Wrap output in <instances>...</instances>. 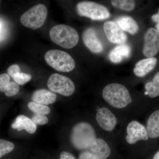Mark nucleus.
I'll return each instance as SVG.
<instances>
[{"mask_svg": "<svg viewBox=\"0 0 159 159\" xmlns=\"http://www.w3.org/2000/svg\"><path fill=\"white\" fill-rule=\"evenodd\" d=\"M145 127L148 138L155 139L159 137V110L155 111L150 115Z\"/></svg>", "mask_w": 159, "mask_h": 159, "instance_id": "f3484780", "label": "nucleus"}, {"mask_svg": "<svg viewBox=\"0 0 159 159\" xmlns=\"http://www.w3.org/2000/svg\"><path fill=\"white\" fill-rule=\"evenodd\" d=\"M152 19L153 21L157 23V24H159V9L158 13L152 15Z\"/></svg>", "mask_w": 159, "mask_h": 159, "instance_id": "c756f323", "label": "nucleus"}, {"mask_svg": "<svg viewBox=\"0 0 159 159\" xmlns=\"http://www.w3.org/2000/svg\"><path fill=\"white\" fill-rule=\"evenodd\" d=\"M111 2L114 7L125 11H132L135 7V2L131 0H114Z\"/></svg>", "mask_w": 159, "mask_h": 159, "instance_id": "aec40b11", "label": "nucleus"}, {"mask_svg": "<svg viewBox=\"0 0 159 159\" xmlns=\"http://www.w3.org/2000/svg\"><path fill=\"white\" fill-rule=\"evenodd\" d=\"M84 43L88 48L94 53H100L103 51V46L99 40L96 30L92 28H88L83 33Z\"/></svg>", "mask_w": 159, "mask_h": 159, "instance_id": "f8f14e48", "label": "nucleus"}, {"mask_svg": "<svg viewBox=\"0 0 159 159\" xmlns=\"http://www.w3.org/2000/svg\"><path fill=\"white\" fill-rule=\"evenodd\" d=\"M60 159H76L72 154L68 152L63 151L60 154Z\"/></svg>", "mask_w": 159, "mask_h": 159, "instance_id": "c85d7f7f", "label": "nucleus"}, {"mask_svg": "<svg viewBox=\"0 0 159 159\" xmlns=\"http://www.w3.org/2000/svg\"><path fill=\"white\" fill-rule=\"evenodd\" d=\"M10 77L8 74H0V92L4 93L7 86L10 83Z\"/></svg>", "mask_w": 159, "mask_h": 159, "instance_id": "393cba45", "label": "nucleus"}, {"mask_svg": "<svg viewBox=\"0 0 159 159\" xmlns=\"http://www.w3.org/2000/svg\"><path fill=\"white\" fill-rule=\"evenodd\" d=\"M153 159H159V151L154 155Z\"/></svg>", "mask_w": 159, "mask_h": 159, "instance_id": "7c9ffc66", "label": "nucleus"}, {"mask_svg": "<svg viewBox=\"0 0 159 159\" xmlns=\"http://www.w3.org/2000/svg\"><path fill=\"white\" fill-rule=\"evenodd\" d=\"M79 15L94 20H102L110 17V13L105 6L92 2H80L77 6Z\"/></svg>", "mask_w": 159, "mask_h": 159, "instance_id": "423d86ee", "label": "nucleus"}, {"mask_svg": "<svg viewBox=\"0 0 159 159\" xmlns=\"http://www.w3.org/2000/svg\"><path fill=\"white\" fill-rule=\"evenodd\" d=\"M145 95L151 98H155L159 96V72L153 77L152 81L147 83L145 85Z\"/></svg>", "mask_w": 159, "mask_h": 159, "instance_id": "6ab92c4d", "label": "nucleus"}, {"mask_svg": "<svg viewBox=\"0 0 159 159\" xmlns=\"http://www.w3.org/2000/svg\"><path fill=\"white\" fill-rule=\"evenodd\" d=\"M31 76L29 74L20 72L13 78L15 82L20 85H24L31 80Z\"/></svg>", "mask_w": 159, "mask_h": 159, "instance_id": "b1692460", "label": "nucleus"}, {"mask_svg": "<svg viewBox=\"0 0 159 159\" xmlns=\"http://www.w3.org/2000/svg\"><path fill=\"white\" fill-rule=\"evenodd\" d=\"M156 26L157 29L159 30V24H157Z\"/></svg>", "mask_w": 159, "mask_h": 159, "instance_id": "473e14b6", "label": "nucleus"}, {"mask_svg": "<svg viewBox=\"0 0 159 159\" xmlns=\"http://www.w3.org/2000/svg\"><path fill=\"white\" fill-rule=\"evenodd\" d=\"M70 141L77 150L87 151L103 159L110 156L111 152L108 143L102 138H97L95 129L88 122L75 124L71 130Z\"/></svg>", "mask_w": 159, "mask_h": 159, "instance_id": "f257e3e1", "label": "nucleus"}, {"mask_svg": "<svg viewBox=\"0 0 159 159\" xmlns=\"http://www.w3.org/2000/svg\"><path fill=\"white\" fill-rule=\"evenodd\" d=\"M2 23L0 22V34L2 33Z\"/></svg>", "mask_w": 159, "mask_h": 159, "instance_id": "2f4dec72", "label": "nucleus"}, {"mask_svg": "<svg viewBox=\"0 0 159 159\" xmlns=\"http://www.w3.org/2000/svg\"><path fill=\"white\" fill-rule=\"evenodd\" d=\"M28 107L32 111L37 115H48L50 112V109L48 107L34 102H29Z\"/></svg>", "mask_w": 159, "mask_h": 159, "instance_id": "412c9836", "label": "nucleus"}, {"mask_svg": "<svg viewBox=\"0 0 159 159\" xmlns=\"http://www.w3.org/2000/svg\"><path fill=\"white\" fill-rule=\"evenodd\" d=\"M19 90L20 87L15 82H10L4 93L7 97H11L16 95Z\"/></svg>", "mask_w": 159, "mask_h": 159, "instance_id": "5701e85b", "label": "nucleus"}, {"mask_svg": "<svg viewBox=\"0 0 159 159\" xmlns=\"http://www.w3.org/2000/svg\"><path fill=\"white\" fill-rule=\"evenodd\" d=\"M31 120L36 124L43 125L47 124L48 122V119L45 115L35 114L32 117Z\"/></svg>", "mask_w": 159, "mask_h": 159, "instance_id": "a878e982", "label": "nucleus"}, {"mask_svg": "<svg viewBox=\"0 0 159 159\" xmlns=\"http://www.w3.org/2000/svg\"><path fill=\"white\" fill-rule=\"evenodd\" d=\"M125 140L129 145H134L140 141L148 139L146 127L136 120H133L127 125Z\"/></svg>", "mask_w": 159, "mask_h": 159, "instance_id": "6e6552de", "label": "nucleus"}, {"mask_svg": "<svg viewBox=\"0 0 159 159\" xmlns=\"http://www.w3.org/2000/svg\"><path fill=\"white\" fill-rule=\"evenodd\" d=\"M49 35L53 43L66 49L74 48L77 45L79 40L77 31L67 25L54 26L50 30Z\"/></svg>", "mask_w": 159, "mask_h": 159, "instance_id": "7ed1b4c3", "label": "nucleus"}, {"mask_svg": "<svg viewBox=\"0 0 159 159\" xmlns=\"http://www.w3.org/2000/svg\"><path fill=\"white\" fill-rule=\"evenodd\" d=\"M143 54L150 58L155 56L159 51V30L154 28H150L144 36Z\"/></svg>", "mask_w": 159, "mask_h": 159, "instance_id": "1a4fd4ad", "label": "nucleus"}, {"mask_svg": "<svg viewBox=\"0 0 159 159\" xmlns=\"http://www.w3.org/2000/svg\"><path fill=\"white\" fill-rule=\"evenodd\" d=\"M116 23L123 31H127L129 34H136L139 31V27L136 22L129 16L119 17L117 19Z\"/></svg>", "mask_w": 159, "mask_h": 159, "instance_id": "a211bd4d", "label": "nucleus"}, {"mask_svg": "<svg viewBox=\"0 0 159 159\" xmlns=\"http://www.w3.org/2000/svg\"><path fill=\"white\" fill-rule=\"evenodd\" d=\"M8 75L11 76L12 78L19 73L20 72L19 66L17 65H13L10 66L7 70Z\"/></svg>", "mask_w": 159, "mask_h": 159, "instance_id": "cd10ccee", "label": "nucleus"}, {"mask_svg": "<svg viewBox=\"0 0 159 159\" xmlns=\"http://www.w3.org/2000/svg\"><path fill=\"white\" fill-rule=\"evenodd\" d=\"M45 59L49 66L59 72H71L75 67V61L70 55L60 50L48 51L45 55Z\"/></svg>", "mask_w": 159, "mask_h": 159, "instance_id": "20e7f679", "label": "nucleus"}, {"mask_svg": "<svg viewBox=\"0 0 159 159\" xmlns=\"http://www.w3.org/2000/svg\"><path fill=\"white\" fill-rule=\"evenodd\" d=\"M79 159H103L87 151H82L79 156Z\"/></svg>", "mask_w": 159, "mask_h": 159, "instance_id": "bb28decb", "label": "nucleus"}, {"mask_svg": "<svg viewBox=\"0 0 159 159\" xmlns=\"http://www.w3.org/2000/svg\"><path fill=\"white\" fill-rule=\"evenodd\" d=\"M157 63L156 57H150L142 60L137 63L134 69V74L138 77H144L152 71Z\"/></svg>", "mask_w": 159, "mask_h": 159, "instance_id": "4468645a", "label": "nucleus"}, {"mask_svg": "<svg viewBox=\"0 0 159 159\" xmlns=\"http://www.w3.org/2000/svg\"><path fill=\"white\" fill-rule=\"evenodd\" d=\"M96 119L99 126L107 132L113 131L118 122L115 114L107 107L99 109L96 114Z\"/></svg>", "mask_w": 159, "mask_h": 159, "instance_id": "9b49d317", "label": "nucleus"}, {"mask_svg": "<svg viewBox=\"0 0 159 159\" xmlns=\"http://www.w3.org/2000/svg\"><path fill=\"white\" fill-rule=\"evenodd\" d=\"M11 128L20 131L25 130L29 134L34 133L37 126L31 119L24 115H19L16 117L11 125Z\"/></svg>", "mask_w": 159, "mask_h": 159, "instance_id": "ddd939ff", "label": "nucleus"}, {"mask_svg": "<svg viewBox=\"0 0 159 159\" xmlns=\"http://www.w3.org/2000/svg\"><path fill=\"white\" fill-rule=\"evenodd\" d=\"M48 13V9L46 6L39 4L25 12L21 16L20 22L25 27L35 30L44 24Z\"/></svg>", "mask_w": 159, "mask_h": 159, "instance_id": "39448f33", "label": "nucleus"}, {"mask_svg": "<svg viewBox=\"0 0 159 159\" xmlns=\"http://www.w3.org/2000/svg\"><path fill=\"white\" fill-rule=\"evenodd\" d=\"M33 102L42 105L52 104L56 101L57 95L55 93L45 89L35 91L31 97Z\"/></svg>", "mask_w": 159, "mask_h": 159, "instance_id": "2eb2a0df", "label": "nucleus"}, {"mask_svg": "<svg viewBox=\"0 0 159 159\" xmlns=\"http://www.w3.org/2000/svg\"><path fill=\"white\" fill-rule=\"evenodd\" d=\"M102 96L105 102L116 109L125 108L132 102L130 93L125 86L119 83H111L102 90Z\"/></svg>", "mask_w": 159, "mask_h": 159, "instance_id": "f03ea898", "label": "nucleus"}, {"mask_svg": "<svg viewBox=\"0 0 159 159\" xmlns=\"http://www.w3.org/2000/svg\"><path fill=\"white\" fill-rule=\"evenodd\" d=\"M103 29L106 36L111 43L121 45L126 42L127 35L116 22H106L103 25Z\"/></svg>", "mask_w": 159, "mask_h": 159, "instance_id": "9d476101", "label": "nucleus"}, {"mask_svg": "<svg viewBox=\"0 0 159 159\" xmlns=\"http://www.w3.org/2000/svg\"><path fill=\"white\" fill-rule=\"evenodd\" d=\"M131 48L127 44H121L117 46L113 49L109 54L111 61L115 63L121 62L125 58L130 56Z\"/></svg>", "mask_w": 159, "mask_h": 159, "instance_id": "dca6fc26", "label": "nucleus"}, {"mask_svg": "<svg viewBox=\"0 0 159 159\" xmlns=\"http://www.w3.org/2000/svg\"><path fill=\"white\" fill-rule=\"evenodd\" d=\"M48 86L51 92L65 97L71 96L75 90L74 83L70 78L58 74H54L50 76Z\"/></svg>", "mask_w": 159, "mask_h": 159, "instance_id": "0eeeda50", "label": "nucleus"}, {"mask_svg": "<svg viewBox=\"0 0 159 159\" xmlns=\"http://www.w3.org/2000/svg\"><path fill=\"white\" fill-rule=\"evenodd\" d=\"M14 148V144L12 142L0 139V158L5 155L11 152Z\"/></svg>", "mask_w": 159, "mask_h": 159, "instance_id": "4be33fe9", "label": "nucleus"}]
</instances>
